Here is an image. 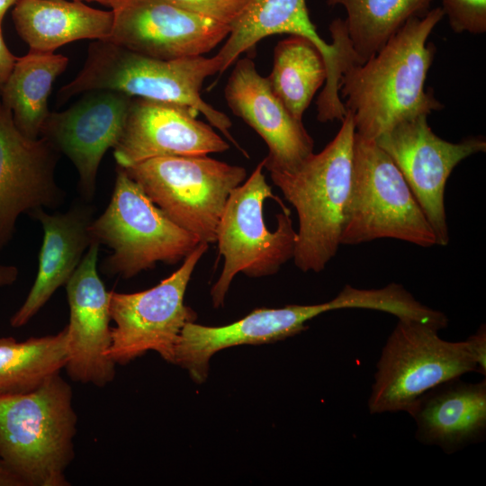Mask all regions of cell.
<instances>
[{
	"label": "cell",
	"instance_id": "6da1fadb",
	"mask_svg": "<svg viewBox=\"0 0 486 486\" xmlns=\"http://www.w3.org/2000/svg\"><path fill=\"white\" fill-rule=\"evenodd\" d=\"M444 16L436 7L410 18L375 55L344 70L340 99L357 134L375 140L405 120L444 107L425 89L436 50L427 40Z\"/></svg>",
	"mask_w": 486,
	"mask_h": 486
},
{
	"label": "cell",
	"instance_id": "7a4b0ae2",
	"mask_svg": "<svg viewBox=\"0 0 486 486\" xmlns=\"http://www.w3.org/2000/svg\"><path fill=\"white\" fill-rule=\"evenodd\" d=\"M356 128L346 112L335 138L298 167L270 172L295 208L299 228L292 259L302 272H321L341 245L353 178Z\"/></svg>",
	"mask_w": 486,
	"mask_h": 486
},
{
	"label": "cell",
	"instance_id": "3957f363",
	"mask_svg": "<svg viewBox=\"0 0 486 486\" xmlns=\"http://www.w3.org/2000/svg\"><path fill=\"white\" fill-rule=\"evenodd\" d=\"M220 68L217 54L211 58L196 56L163 60L135 53L108 40H94L88 46L82 69L58 90L57 99L61 104L90 91L112 90L131 97L187 105L201 112L212 127L238 146L230 132L232 126L230 118L201 96L204 80L220 73Z\"/></svg>",
	"mask_w": 486,
	"mask_h": 486
},
{
	"label": "cell",
	"instance_id": "277c9868",
	"mask_svg": "<svg viewBox=\"0 0 486 486\" xmlns=\"http://www.w3.org/2000/svg\"><path fill=\"white\" fill-rule=\"evenodd\" d=\"M71 386L54 374L37 389L0 396V459L24 486H67L76 415Z\"/></svg>",
	"mask_w": 486,
	"mask_h": 486
},
{
	"label": "cell",
	"instance_id": "5b68a950",
	"mask_svg": "<svg viewBox=\"0 0 486 486\" xmlns=\"http://www.w3.org/2000/svg\"><path fill=\"white\" fill-rule=\"evenodd\" d=\"M263 170L262 161L231 191L221 214L215 242L224 265L211 290L215 308L223 305L238 273L249 277L271 275L292 258L297 232L291 212L273 194Z\"/></svg>",
	"mask_w": 486,
	"mask_h": 486
},
{
	"label": "cell",
	"instance_id": "8992f818",
	"mask_svg": "<svg viewBox=\"0 0 486 486\" xmlns=\"http://www.w3.org/2000/svg\"><path fill=\"white\" fill-rule=\"evenodd\" d=\"M394 238L422 248L435 232L404 176L374 140L356 132L353 178L341 245Z\"/></svg>",
	"mask_w": 486,
	"mask_h": 486
},
{
	"label": "cell",
	"instance_id": "52a82bcc",
	"mask_svg": "<svg viewBox=\"0 0 486 486\" xmlns=\"http://www.w3.org/2000/svg\"><path fill=\"white\" fill-rule=\"evenodd\" d=\"M93 241L112 250L102 265L104 273L129 279L158 262L175 265L202 242L173 222L118 166L105 211L90 226Z\"/></svg>",
	"mask_w": 486,
	"mask_h": 486
},
{
	"label": "cell",
	"instance_id": "ba28073f",
	"mask_svg": "<svg viewBox=\"0 0 486 486\" xmlns=\"http://www.w3.org/2000/svg\"><path fill=\"white\" fill-rule=\"evenodd\" d=\"M438 329L411 319H398L376 364L368 400L371 414L409 412L435 386L476 372L465 341L449 342Z\"/></svg>",
	"mask_w": 486,
	"mask_h": 486
},
{
	"label": "cell",
	"instance_id": "9c48e42d",
	"mask_svg": "<svg viewBox=\"0 0 486 486\" xmlns=\"http://www.w3.org/2000/svg\"><path fill=\"white\" fill-rule=\"evenodd\" d=\"M123 169L173 222L208 244L216 241L231 191L247 176L244 167L208 156L154 158Z\"/></svg>",
	"mask_w": 486,
	"mask_h": 486
},
{
	"label": "cell",
	"instance_id": "30bf717a",
	"mask_svg": "<svg viewBox=\"0 0 486 486\" xmlns=\"http://www.w3.org/2000/svg\"><path fill=\"white\" fill-rule=\"evenodd\" d=\"M201 242L182 266L156 286L132 293L110 292L111 328L108 357L126 364L148 351L174 362L175 349L183 328L197 318L184 304V294L194 270L208 249Z\"/></svg>",
	"mask_w": 486,
	"mask_h": 486
},
{
	"label": "cell",
	"instance_id": "8fae6325",
	"mask_svg": "<svg viewBox=\"0 0 486 486\" xmlns=\"http://www.w3.org/2000/svg\"><path fill=\"white\" fill-rule=\"evenodd\" d=\"M333 43H327L312 23L306 0H248L243 12L230 25L225 43L217 53L223 73L234 64L240 54L255 48L262 39L288 33L310 40L324 60L327 77L317 100V118L321 122L342 121L346 110L339 96L340 78L346 67L359 63L345 24L330 23Z\"/></svg>",
	"mask_w": 486,
	"mask_h": 486
},
{
	"label": "cell",
	"instance_id": "7c38bea8",
	"mask_svg": "<svg viewBox=\"0 0 486 486\" xmlns=\"http://www.w3.org/2000/svg\"><path fill=\"white\" fill-rule=\"evenodd\" d=\"M428 115L405 120L379 136L376 143L392 158L404 176L436 238L449 242L445 208V190L454 168L464 158L485 152L482 136L457 143L438 137L429 127Z\"/></svg>",
	"mask_w": 486,
	"mask_h": 486
},
{
	"label": "cell",
	"instance_id": "4fadbf2b",
	"mask_svg": "<svg viewBox=\"0 0 486 486\" xmlns=\"http://www.w3.org/2000/svg\"><path fill=\"white\" fill-rule=\"evenodd\" d=\"M113 15L108 41L163 60L202 56L227 39L230 26L162 0H98Z\"/></svg>",
	"mask_w": 486,
	"mask_h": 486
},
{
	"label": "cell",
	"instance_id": "5bb4252c",
	"mask_svg": "<svg viewBox=\"0 0 486 486\" xmlns=\"http://www.w3.org/2000/svg\"><path fill=\"white\" fill-rule=\"evenodd\" d=\"M84 94L67 110L50 112L40 137L72 162L80 193L85 201H91L101 161L120 139L133 97L112 90Z\"/></svg>",
	"mask_w": 486,
	"mask_h": 486
},
{
	"label": "cell",
	"instance_id": "9a60e30c",
	"mask_svg": "<svg viewBox=\"0 0 486 486\" xmlns=\"http://www.w3.org/2000/svg\"><path fill=\"white\" fill-rule=\"evenodd\" d=\"M59 155L45 139L21 133L0 104V248L11 241L21 214L63 202L55 179Z\"/></svg>",
	"mask_w": 486,
	"mask_h": 486
},
{
	"label": "cell",
	"instance_id": "2e32d148",
	"mask_svg": "<svg viewBox=\"0 0 486 486\" xmlns=\"http://www.w3.org/2000/svg\"><path fill=\"white\" fill-rule=\"evenodd\" d=\"M187 105L133 97L122 132L113 148L118 166L126 168L160 157L208 156L230 148L212 126L197 120Z\"/></svg>",
	"mask_w": 486,
	"mask_h": 486
},
{
	"label": "cell",
	"instance_id": "e0dca14e",
	"mask_svg": "<svg viewBox=\"0 0 486 486\" xmlns=\"http://www.w3.org/2000/svg\"><path fill=\"white\" fill-rule=\"evenodd\" d=\"M99 247L93 241L67 282L70 317L67 328L69 377L104 387L112 382L115 363L108 357L111 345L110 292L97 273Z\"/></svg>",
	"mask_w": 486,
	"mask_h": 486
},
{
	"label": "cell",
	"instance_id": "ac0fdd59",
	"mask_svg": "<svg viewBox=\"0 0 486 486\" xmlns=\"http://www.w3.org/2000/svg\"><path fill=\"white\" fill-rule=\"evenodd\" d=\"M345 307V299L338 294L319 304L256 309L243 319L220 327L188 322L176 343L173 364L186 369L191 378L201 383L208 376L210 358L218 351L287 338L307 329L306 323L317 316Z\"/></svg>",
	"mask_w": 486,
	"mask_h": 486
},
{
	"label": "cell",
	"instance_id": "d6986e66",
	"mask_svg": "<svg viewBox=\"0 0 486 486\" xmlns=\"http://www.w3.org/2000/svg\"><path fill=\"white\" fill-rule=\"evenodd\" d=\"M224 95L232 112L266 143L263 163L269 172L292 171L313 153L314 141L302 122L288 112L251 58L237 60Z\"/></svg>",
	"mask_w": 486,
	"mask_h": 486
},
{
	"label": "cell",
	"instance_id": "ffe728a7",
	"mask_svg": "<svg viewBox=\"0 0 486 486\" xmlns=\"http://www.w3.org/2000/svg\"><path fill=\"white\" fill-rule=\"evenodd\" d=\"M93 212L92 206L76 203L65 212L49 214L38 209L30 214L40 222L43 241L35 281L24 302L11 318L12 327L27 324L71 277L93 242Z\"/></svg>",
	"mask_w": 486,
	"mask_h": 486
},
{
	"label": "cell",
	"instance_id": "44dd1931",
	"mask_svg": "<svg viewBox=\"0 0 486 486\" xmlns=\"http://www.w3.org/2000/svg\"><path fill=\"white\" fill-rule=\"evenodd\" d=\"M416 423V439L456 453L486 436V380L451 379L421 395L408 412Z\"/></svg>",
	"mask_w": 486,
	"mask_h": 486
},
{
	"label": "cell",
	"instance_id": "7402d4cb",
	"mask_svg": "<svg viewBox=\"0 0 486 486\" xmlns=\"http://www.w3.org/2000/svg\"><path fill=\"white\" fill-rule=\"evenodd\" d=\"M12 18L29 50L37 52H54L81 40H106L113 22L111 10L80 0H17Z\"/></svg>",
	"mask_w": 486,
	"mask_h": 486
},
{
	"label": "cell",
	"instance_id": "603a6c76",
	"mask_svg": "<svg viewBox=\"0 0 486 486\" xmlns=\"http://www.w3.org/2000/svg\"><path fill=\"white\" fill-rule=\"evenodd\" d=\"M68 65V58L54 52L31 51L17 58L0 93V104L10 110L16 128L29 139L40 138L50 114L48 100L52 86Z\"/></svg>",
	"mask_w": 486,
	"mask_h": 486
},
{
	"label": "cell",
	"instance_id": "cb8c5ba5",
	"mask_svg": "<svg viewBox=\"0 0 486 486\" xmlns=\"http://www.w3.org/2000/svg\"><path fill=\"white\" fill-rule=\"evenodd\" d=\"M67 328L55 335L16 341L0 338V396L22 394L40 387L65 367Z\"/></svg>",
	"mask_w": 486,
	"mask_h": 486
},
{
	"label": "cell",
	"instance_id": "d4e9b609",
	"mask_svg": "<svg viewBox=\"0 0 486 486\" xmlns=\"http://www.w3.org/2000/svg\"><path fill=\"white\" fill-rule=\"evenodd\" d=\"M326 77L322 56L310 40L291 35L276 44L267 80L294 119L302 122L305 110Z\"/></svg>",
	"mask_w": 486,
	"mask_h": 486
},
{
	"label": "cell",
	"instance_id": "484cf974",
	"mask_svg": "<svg viewBox=\"0 0 486 486\" xmlns=\"http://www.w3.org/2000/svg\"><path fill=\"white\" fill-rule=\"evenodd\" d=\"M433 0H327L342 5L350 44L361 64L375 55L412 17L422 16Z\"/></svg>",
	"mask_w": 486,
	"mask_h": 486
},
{
	"label": "cell",
	"instance_id": "4316f807",
	"mask_svg": "<svg viewBox=\"0 0 486 486\" xmlns=\"http://www.w3.org/2000/svg\"><path fill=\"white\" fill-rule=\"evenodd\" d=\"M442 10L456 33L486 32V0H442Z\"/></svg>",
	"mask_w": 486,
	"mask_h": 486
},
{
	"label": "cell",
	"instance_id": "83f0119b",
	"mask_svg": "<svg viewBox=\"0 0 486 486\" xmlns=\"http://www.w3.org/2000/svg\"><path fill=\"white\" fill-rule=\"evenodd\" d=\"M187 12L231 25L248 0H162Z\"/></svg>",
	"mask_w": 486,
	"mask_h": 486
},
{
	"label": "cell",
	"instance_id": "f1b7e54d",
	"mask_svg": "<svg viewBox=\"0 0 486 486\" xmlns=\"http://www.w3.org/2000/svg\"><path fill=\"white\" fill-rule=\"evenodd\" d=\"M467 347L478 365L481 374H486V326L482 324L477 331L465 340Z\"/></svg>",
	"mask_w": 486,
	"mask_h": 486
},
{
	"label": "cell",
	"instance_id": "f546056e",
	"mask_svg": "<svg viewBox=\"0 0 486 486\" xmlns=\"http://www.w3.org/2000/svg\"><path fill=\"white\" fill-rule=\"evenodd\" d=\"M16 59L17 57H15L8 49L3 37V31L0 30V93Z\"/></svg>",
	"mask_w": 486,
	"mask_h": 486
},
{
	"label": "cell",
	"instance_id": "4dcf8cb0",
	"mask_svg": "<svg viewBox=\"0 0 486 486\" xmlns=\"http://www.w3.org/2000/svg\"><path fill=\"white\" fill-rule=\"evenodd\" d=\"M0 486H24L22 480L9 469L1 459Z\"/></svg>",
	"mask_w": 486,
	"mask_h": 486
},
{
	"label": "cell",
	"instance_id": "1f68e13d",
	"mask_svg": "<svg viewBox=\"0 0 486 486\" xmlns=\"http://www.w3.org/2000/svg\"><path fill=\"white\" fill-rule=\"evenodd\" d=\"M19 271L14 266L0 264V287L13 284L18 278Z\"/></svg>",
	"mask_w": 486,
	"mask_h": 486
},
{
	"label": "cell",
	"instance_id": "d6a6232c",
	"mask_svg": "<svg viewBox=\"0 0 486 486\" xmlns=\"http://www.w3.org/2000/svg\"><path fill=\"white\" fill-rule=\"evenodd\" d=\"M17 0H0V30L3 31L4 16L10 7L14 6Z\"/></svg>",
	"mask_w": 486,
	"mask_h": 486
},
{
	"label": "cell",
	"instance_id": "836d02e7",
	"mask_svg": "<svg viewBox=\"0 0 486 486\" xmlns=\"http://www.w3.org/2000/svg\"><path fill=\"white\" fill-rule=\"evenodd\" d=\"M80 1H87V2L94 1V2H98V0H80Z\"/></svg>",
	"mask_w": 486,
	"mask_h": 486
}]
</instances>
